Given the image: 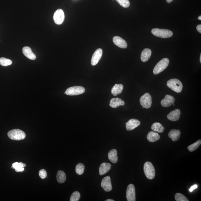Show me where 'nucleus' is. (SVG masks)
I'll list each match as a JSON object with an SVG mask.
<instances>
[{"label":"nucleus","mask_w":201,"mask_h":201,"mask_svg":"<svg viewBox=\"0 0 201 201\" xmlns=\"http://www.w3.org/2000/svg\"><path fill=\"white\" fill-rule=\"evenodd\" d=\"M167 85L169 88L177 93H180L182 91L183 86L181 82L177 79H172L167 81Z\"/></svg>","instance_id":"1"},{"label":"nucleus","mask_w":201,"mask_h":201,"mask_svg":"<svg viewBox=\"0 0 201 201\" xmlns=\"http://www.w3.org/2000/svg\"><path fill=\"white\" fill-rule=\"evenodd\" d=\"M8 135L10 139L14 140H22L26 137L25 132L18 129L9 131L8 133Z\"/></svg>","instance_id":"2"},{"label":"nucleus","mask_w":201,"mask_h":201,"mask_svg":"<svg viewBox=\"0 0 201 201\" xmlns=\"http://www.w3.org/2000/svg\"><path fill=\"white\" fill-rule=\"evenodd\" d=\"M144 173L148 179H153L155 176V171L154 167L151 162H146L144 164Z\"/></svg>","instance_id":"3"},{"label":"nucleus","mask_w":201,"mask_h":201,"mask_svg":"<svg viewBox=\"0 0 201 201\" xmlns=\"http://www.w3.org/2000/svg\"><path fill=\"white\" fill-rule=\"evenodd\" d=\"M169 63V60L168 58H163L160 61L153 70L154 75H158L167 68Z\"/></svg>","instance_id":"4"},{"label":"nucleus","mask_w":201,"mask_h":201,"mask_svg":"<svg viewBox=\"0 0 201 201\" xmlns=\"http://www.w3.org/2000/svg\"><path fill=\"white\" fill-rule=\"evenodd\" d=\"M151 32L154 36L162 38H168L173 35L171 31L166 29L155 28L153 29Z\"/></svg>","instance_id":"5"},{"label":"nucleus","mask_w":201,"mask_h":201,"mask_svg":"<svg viewBox=\"0 0 201 201\" xmlns=\"http://www.w3.org/2000/svg\"><path fill=\"white\" fill-rule=\"evenodd\" d=\"M85 91L84 88L83 87L74 86L68 88L65 93L66 95L73 96L83 94Z\"/></svg>","instance_id":"6"},{"label":"nucleus","mask_w":201,"mask_h":201,"mask_svg":"<svg viewBox=\"0 0 201 201\" xmlns=\"http://www.w3.org/2000/svg\"><path fill=\"white\" fill-rule=\"evenodd\" d=\"M140 102L142 106L146 109L149 108L152 104V97L149 93H146L140 97Z\"/></svg>","instance_id":"7"},{"label":"nucleus","mask_w":201,"mask_h":201,"mask_svg":"<svg viewBox=\"0 0 201 201\" xmlns=\"http://www.w3.org/2000/svg\"><path fill=\"white\" fill-rule=\"evenodd\" d=\"M126 196L128 201H135L136 191L135 187L132 184H130L127 188Z\"/></svg>","instance_id":"8"},{"label":"nucleus","mask_w":201,"mask_h":201,"mask_svg":"<svg viewBox=\"0 0 201 201\" xmlns=\"http://www.w3.org/2000/svg\"><path fill=\"white\" fill-rule=\"evenodd\" d=\"M53 19L56 24H62L64 19V14L63 11L61 9H58L54 13Z\"/></svg>","instance_id":"9"},{"label":"nucleus","mask_w":201,"mask_h":201,"mask_svg":"<svg viewBox=\"0 0 201 201\" xmlns=\"http://www.w3.org/2000/svg\"><path fill=\"white\" fill-rule=\"evenodd\" d=\"M101 186L105 192H110L112 190V185L110 176L105 177L101 181Z\"/></svg>","instance_id":"10"},{"label":"nucleus","mask_w":201,"mask_h":201,"mask_svg":"<svg viewBox=\"0 0 201 201\" xmlns=\"http://www.w3.org/2000/svg\"><path fill=\"white\" fill-rule=\"evenodd\" d=\"M103 55L102 49H98L93 54L91 60V64L93 66L96 65L101 59Z\"/></svg>","instance_id":"11"},{"label":"nucleus","mask_w":201,"mask_h":201,"mask_svg":"<svg viewBox=\"0 0 201 201\" xmlns=\"http://www.w3.org/2000/svg\"><path fill=\"white\" fill-rule=\"evenodd\" d=\"M174 98L171 95H167L161 101V104L162 106L168 107L171 106L174 103Z\"/></svg>","instance_id":"12"},{"label":"nucleus","mask_w":201,"mask_h":201,"mask_svg":"<svg viewBox=\"0 0 201 201\" xmlns=\"http://www.w3.org/2000/svg\"><path fill=\"white\" fill-rule=\"evenodd\" d=\"M126 129L128 131H131L138 127L140 124V121L136 119H132L126 123Z\"/></svg>","instance_id":"13"},{"label":"nucleus","mask_w":201,"mask_h":201,"mask_svg":"<svg viewBox=\"0 0 201 201\" xmlns=\"http://www.w3.org/2000/svg\"><path fill=\"white\" fill-rule=\"evenodd\" d=\"M113 42L118 47L123 48H127L128 44L126 41L120 37H114L113 38Z\"/></svg>","instance_id":"14"},{"label":"nucleus","mask_w":201,"mask_h":201,"mask_svg":"<svg viewBox=\"0 0 201 201\" xmlns=\"http://www.w3.org/2000/svg\"><path fill=\"white\" fill-rule=\"evenodd\" d=\"M180 114V110L177 109L170 113L167 115V118L168 120L174 122V121H176L179 119Z\"/></svg>","instance_id":"15"},{"label":"nucleus","mask_w":201,"mask_h":201,"mask_svg":"<svg viewBox=\"0 0 201 201\" xmlns=\"http://www.w3.org/2000/svg\"><path fill=\"white\" fill-rule=\"evenodd\" d=\"M23 53L24 55L29 59L34 60L36 59V56L33 53L32 49L28 47H24L23 48Z\"/></svg>","instance_id":"16"},{"label":"nucleus","mask_w":201,"mask_h":201,"mask_svg":"<svg viewBox=\"0 0 201 201\" xmlns=\"http://www.w3.org/2000/svg\"><path fill=\"white\" fill-rule=\"evenodd\" d=\"M112 165L110 163H104L101 164L99 168V174L103 175L105 174L110 170Z\"/></svg>","instance_id":"17"},{"label":"nucleus","mask_w":201,"mask_h":201,"mask_svg":"<svg viewBox=\"0 0 201 201\" xmlns=\"http://www.w3.org/2000/svg\"><path fill=\"white\" fill-rule=\"evenodd\" d=\"M124 104V101L118 98L111 99L110 103V106L113 108H116L119 106H123Z\"/></svg>","instance_id":"18"},{"label":"nucleus","mask_w":201,"mask_h":201,"mask_svg":"<svg viewBox=\"0 0 201 201\" xmlns=\"http://www.w3.org/2000/svg\"><path fill=\"white\" fill-rule=\"evenodd\" d=\"M180 135L181 132L179 130H171L168 133L169 137L173 142L177 141L180 138Z\"/></svg>","instance_id":"19"},{"label":"nucleus","mask_w":201,"mask_h":201,"mask_svg":"<svg viewBox=\"0 0 201 201\" xmlns=\"http://www.w3.org/2000/svg\"><path fill=\"white\" fill-rule=\"evenodd\" d=\"M152 51L150 49L145 48L142 52L141 54V60L142 62H145L148 61L151 57Z\"/></svg>","instance_id":"20"},{"label":"nucleus","mask_w":201,"mask_h":201,"mask_svg":"<svg viewBox=\"0 0 201 201\" xmlns=\"http://www.w3.org/2000/svg\"><path fill=\"white\" fill-rule=\"evenodd\" d=\"M160 138L159 134L155 132L150 131L148 134L147 138L148 141L154 142L158 141Z\"/></svg>","instance_id":"21"},{"label":"nucleus","mask_w":201,"mask_h":201,"mask_svg":"<svg viewBox=\"0 0 201 201\" xmlns=\"http://www.w3.org/2000/svg\"><path fill=\"white\" fill-rule=\"evenodd\" d=\"M118 152L115 149L111 150L108 153V158L113 163H116L118 161Z\"/></svg>","instance_id":"22"},{"label":"nucleus","mask_w":201,"mask_h":201,"mask_svg":"<svg viewBox=\"0 0 201 201\" xmlns=\"http://www.w3.org/2000/svg\"><path fill=\"white\" fill-rule=\"evenodd\" d=\"M123 89V85L122 84H116L112 88L111 92L112 95L114 96H116L117 95L120 94L122 93Z\"/></svg>","instance_id":"23"},{"label":"nucleus","mask_w":201,"mask_h":201,"mask_svg":"<svg viewBox=\"0 0 201 201\" xmlns=\"http://www.w3.org/2000/svg\"><path fill=\"white\" fill-rule=\"evenodd\" d=\"M57 180L58 183L62 184L66 180V177L65 173L62 170L58 171L56 176Z\"/></svg>","instance_id":"24"},{"label":"nucleus","mask_w":201,"mask_h":201,"mask_svg":"<svg viewBox=\"0 0 201 201\" xmlns=\"http://www.w3.org/2000/svg\"><path fill=\"white\" fill-rule=\"evenodd\" d=\"M151 129L155 132L158 133H163L164 130L165 128L162 126V124L159 123H154L151 126Z\"/></svg>","instance_id":"25"},{"label":"nucleus","mask_w":201,"mask_h":201,"mask_svg":"<svg viewBox=\"0 0 201 201\" xmlns=\"http://www.w3.org/2000/svg\"><path fill=\"white\" fill-rule=\"evenodd\" d=\"M201 144V140L200 139L198 140V141L195 142L194 143L189 145L188 147H187V149H188V151L190 152L194 151L195 150L198 149Z\"/></svg>","instance_id":"26"},{"label":"nucleus","mask_w":201,"mask_h":201,"mask_svg":"<svg viewBox=\"0 0 201 201\" xmlns=\"http://www.w3.org/2000/svg\"><path fill=\"white\" fill-rule=\"evenodd\" d=\"M13 167L15 171L17 172H23L24 171V167H23V163H18L17 162L13 164Z\"/></svg>","instance_id":"27"},{"label":"nucleus","mask_w":201,"mask_h":201,"mask_svg":"<svg viewBox=\"0 0 201 201\" xmlns=\"http://www.w3.org/2000/svg\"><path fill=\"white\" fill-rule=\"evenodd\" d=\"M85 167L84 165L82 163H79L76 166V172L78 174H83L84 171Z\"/></svg>","instance_id":"28"},{"label":"nucleus","mask_w":201,"mask_h":201,"mask_svg":"<svg viewBox=\"0 0 201 201\" xmlns=\"http://www.w3.org/2000/svg\"><path fill=\"white\" fill-rule=\"evenodd\" d=\"M12 62L11 60L5 58H0V65L3 66H7L11 65Z\"/></svg>","instance_id":"29"},{"label":"nucleus","mask_w":201,"mask_h":201,"mask_svg":"<svg viewBox=\"0 0 201 201\" xmlns=\"http://www.w3.org/2000/svg\"><path fill=\"white\" fill-rule=\"evenodd\" d=\"M175 198L177 201H188L186 197L180 193H177L175 196Z\"/></svg>","instance_id":"30"},{"label":"nucleus","mask_w":201,"mask_h":201,"mask_svg":"<svg viewBox=\"0 0 201 201\" xmlns=\"http://www.w3.org/2000/svg\"><path fill=\"white\" fill-rule=\"evenodd\" d=\"M81 195L78 192L75 191L72 194L71 198H70V201H78L80 198Z\"/></svg>","instance_id":"31"},{"label":"nucleus","mask_w":201,"mask_h":201,"mask_svg":"<svg viewBox=\"0 0 201 201\" xmlns=\"http://www.w3.org/2000/svg\"><path fill=\"white\" fill-rule=\"evenodd\" d=\"M119 4L123 7L128 8L129 6L130 3L128 0H116Z\"/></svg>","instance_id":"32"},{"label":"nucleus","mask_w":201,"mask_h":201,"mask_svg":"<svg viewBox=\"0 0 201 201\" xmlns=\"http://www.w3.org/2000/svg\"><path fill=\"white\" fill-rule=\"evenodd\" d=\"M39 175L41 178L43 179L45 178L47 176V173L44 169H41L39 172Z\"/></svg>","instance_id":"33"},{"label":"nucleus","mask_w":201,"mask_h":201,"mask_svg":"<svg viewBox=\"0 0 201 201\" xmlns=\"http://www.w3.org/2000/svg\"><path fill=\"white\" fill-rule=\"evenodd\" d=\"M198 188V185H197L195 184L193 186L191 187V188L190 189V192H192L193 190H194V189Z\"/></svg>","instance_id":"34"},{"label":"nucleus","mask_w":201,"mask_h":201,"mask_svg":"<svg viewBox=\"0 0 201 201\" xmlns=\"http://www.w3.org/2000/svg\"><path fill=\"white\" fill-rule=\"evenodd\" d=\"M197 30L200 33H201V25H198L196 27Z\"/></svg>","instance_id":"35"},{"label":"nucleus","mask_w":201,"mask_h":201,"mask_svg":"<svg viewBox=\"0 0 201 201\" xmlns=\"http://www.w3.org/2000/svg\"><path fill=\"white\" fill-rule=\"evenodd\" d=\"M173 0H166L167 3H170L172 2Z\"/></svg>","instance_id":"36"},{"label":"nucleus","mask_w":201,"mask_h":201,"mask_svg":"<svg viewBox=\"0 0 201 201\" xmlns=\"http://www.w3.org/2000/svg\"><path fill=\"white\" fill-rule=\"evenodd\" d=\"M114 200L112 199H107L105 200V201H114Z\"/></svg>","instance_id":"37"},{"label":"nucleus","mask_w":201,"mask_h":201,"mask_svg":"<svg viewBox=\"0 0 201 201\" xmlns=\"http://www.w3.org/2000/svg\"><path fill=\"white\" fill-rule=\"evenodd\" d=\"M198 19H199V20H201V16H200L199 17H198Z\"/></svg>","instance_id":"38"},{"label":"nucleus","mask_w":201,"mask_h":201,"mask_svg":"<svg viewBox=\"0 0 201 201\" xmlns=\"http://www.w3.org/2000/svg\"><path fill=\"white\" fill-rule=\"evenodd\" d=\"M26 166V165H25V164L23 163V167H25Z\"/></svg>","instance_id":"39"},{"label":"nucleus","mask_w":201,"mask_h":201,"mask_svg":"<svg viewBox=\"0 0 201 201\" xmlns=\"http://www.w3.org/2000/svg\"><path fill=\"white\" fill-rule=\"evenodd\" d=\"M200 63H201V54H200Z\"/></svg>","instance_id":"40"},{"label":"nucleus","mask_w":201,"mask_h":201,"mask_svg":"<svg viewBox=\"0 0 201 201\" xmlns=\"http://www.w3.org/2000/svg\"><path fill=\"white\" fill-rule=\"evenodd\" d=\"M11 168L13 169H14V168H13V166L11 167Z\"/></svg>","instance_id":"41"},{"label":"nucleus","mask_w":201,"mask_h":201,"mask_svg":"<svg viewBox=\"0 0 201 201\" xmlns=\"http://www.w3.org/2000/svg\"><path fill=\"white\" fill-rule=\"evenodd\" d=\"M173 106H174L175 104H174V103H173Z\"/></svg>","instance_id":"42"}]
</instances>
